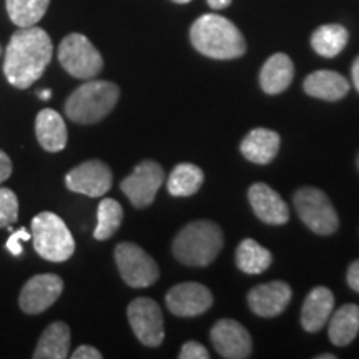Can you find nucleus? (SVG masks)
<instances>
[{
  "mask_svg": "<svg viewBox=\"0 0 359 359\" xmlns=\"http://www.w3.org/2000/svg\"><path fill=\"white\" fill-rule=\"evenodd\" d=\"M0 53H2V47H0Z\"/></svg>",
  "mask_w": 359,
  "mask_h": 359,
  "instance_id": "nucleus-41",
  "label": "nucleus"
},
{
  "mask_svg": "<svg viewBox=\"0 0 359 359\" xmlns=\"http://www.w3.org/2000/svg\"><path fill=\"white\" fill-rule=\"evenodd\" d=\"M62 291H64V280L60 276L45 273L30 278L22 288L19 298L22 311L27 314L43 313L60 298Z\"/></svg>",
  "mask_w": 359,
  "mask_h": 359,
  "instance_id": "nucleus-13",
  "label": "nucleus"
},
{
  "mask_svg": "<svg viewBox=\"0 0 359 359\" xmlns=\"http://www.w3.org/2000/svg\"><path fill=\"white\" fill-rule=\"evenodd\" d=\"M351 77H353V83L356 90L359 92V57L354 60L353 64V69H351Z\"/></svg>",
  "mask_w": 359,
  "mask_h": 359,
  "instance_id": "nucleus-36",
  "label": "nucleus"
},
{
  "mask_svg": "<svg viewBox=\"0 0 359 359\" xmlns=\"http://www.w3.org/2000/svg\"><path fill=\"white\" fill-rule=\"evenodd\" d=\"M12 160L8 158L6 151L0 150V185L12 175Z\"/></svg>",
  "mask_w": 359,
  "mask_h": 359,
  "instance_id": "nucleus-34",
  "label": "nucleus"
},
{
  "mask_svg": "<svg viewBox=\"0 0 359 359\" xmlns=\"http://www.w3.org/2000/svg\"><path fill=\"white\" fill-rule=\"evenodd\" d=\"M118 98V85L90 79L67 98L65 114L75 123H98L115 109Z\"/></svg>",
  "mask_w": 359,
  "mask_h": 359,
  "instance_id": "nucleus-4",
  "label": "nucleus"
},
{
  "mask_svg": "<svg viewBox=\"0 0 359 359\" xmlns=\"http://www.w3.org/2000/svg\"><path fill=\"white\" fill-rule=\"evenodd\" d=\"M251 208L263 223L285 224L290 219V208L278 193L266 183H255L248 190Z\"/></svg>",
  "mask_w": 359,
  "mask_h": 359,
  "instance_id": "nucleus-16",
  "label": "nucleus"
},
{
  "mask_svg": "<svg viewBox=\"0 0 359 359\" xmlns=\"http://www.w3.org/2000/svg\"><path fill=\"white\" fill-rule=\"evenodd\" d=\"M123 219V208L118 201L114 198H103L98 205L97 212V226L93 236L98 241H105L111 238L120 228Z\"/></svg>",
  "mask_w": 359,
  "mask_h": 359,
  "instance_id": "nucleus-28",
  "label": "nucleus"
},
{
  "mask_svg": "<svg viewBox=\"0 0 359 359\" xmlns=\"http://www.w3.org/2000/svg\"><path fill=\"white\" fill-rule=\"evenodd\" d=\"M205 182L203 170L193 163H180L167 180L168 193L172 196H191Z\"/></svg>",
  "mask_w": 359,
  "mask_h": 359,
  "instance_id": "nucleus-26",
  "label": "nucleus"
},
{
  "mask_svg": "<svg viewBox=\"0 0 359 359\" xmlns=\"http://www.w3.org/2000/svg\"><path fill=\"white\" fill-rule=\"evenodd\" d=\"M281 138L275 130L255 128L241 142L240 150L246 160L257 165H268L280 151Z\"/></svg>",
  "mask_w": 359,
  "mask_h": 359,
  "instance_id": "nucleus-18",
  "label": "nucleus"
},
{
  "mask_svg": "<svg viewBox=\"0 0 359 359\" xmlns=\"http://www.w3.org/2000/svg\"><path fill=\"white\" fill-rule=\"evenodd\" d=\"M349 34L343 25L326 24L318 27L311 35V47L318 55L333 58L339 55L348 45Z\"/></svg>",
  "mask_w": 359,
  "mask_h": 359,
  "instance_id": "nucleus-25",
  "label": "nucleus"
},
{
  "mask_svg": "<svg viewBox=\"0 0 359 359\" xmlns=\"http://www.w3.org/2000/svg\"><path fill=\"white\" fill-rule=\"evenodd\" d=\"M334 309V294L326 286H316L309 291L302 308V326L308 333H318L326 326Z\"/></svg>",
  "mask_w": 359,
  "mask_h": 359,
  "instance_id": "nucleus-17",
  "label": "nucleus"
},
{
  "mask_svg": "<svg viewBox=\"0 0 359 359\" xmlns=\"http://www.w3.org/2000/svg\"><path fill=\"white\" fill-rule=\"evenodd\" d=\"M37 95L40 97V100H48L52 97V92L50 90H40Z\"/></svg>",
  "mask_w": 359,
  "mask_h": 359,
  "instance_id": "nucleus-37",
  "label": "nucleus"
},
{
  "mask_svg": "<svg viewBox=\"0 0 359 359\" xmlns=\"http://www.w3.org/2000/svg\"><path fill=\"white\" fill-rule=\"evenodd\" d=\"M213 348L222 358L246 359L253 349V341L245 326L235 320H219L210 331Z\"/></svg>",
  "mask_w": 359,
  "mask_h": 359,
  "instance_id": "nucleus-14",
  "label": "nucleus"
},
{
  "mask_svg": "<svg viewBox=\"0 0 359 359\" xmlns=\"http://www.w3.org/2000/svg\"><path fill=\"white\" fill-rule=\"evenodd\" d=\"M358 168H359V155H358Z\"/></svg>",
  "mask_w": 359,
  "mask_h": 359,
  "instance_id": "nucleus-40",
  "label": "nucleus"
},
{
  "mask_svg": "<svg viewBox=\"0 0 359 359\" xmlns=\"http://www.w3.org/2000/svg\"><path fill=\"white\" fill-rule=\"evenodd\" d=\"M70 356V327L65 323H52L40 336L34 351L35 359H64Z\"/></svg>",
  "mask_w": 359,
  "mask_h": 359,
  "instance_id": "nucleus-23",
  "label": "nucleus"
},
{
  "mask_svg": "<svg viewBox=\"0 0 359 359\" xmlns=\"http://www.w3.org/2000/svg\"><path fill=\"white\" fill-rule=\"evenodd\" d=\"M19 218V200L8 188L0 187V228L11 226Z\"/></svg>",
  "mask_w": 359,
  "mask_h": 359,
  "instance_id": "nucleus-29",
  "label": "nucleus"
},
{
  "mask_svg": "<svg viewBox=\"0 0 359 359\" xmlns=\"http://www.w3.org/2000/svg\"><path fill=\"white\" fill-rule=\"evenodd\" d=\"M34 248L47 262H67L75 253V240L64 219L52 212H42L32 219Z\"/></svg>",
  "mask_w": 359,
  "mask_h": 359,
  "instance_id": "nucleus-5",
  "label": "nucleus"
},
{
  "mask_svg": "<svg viewBox=\"0 0 359 359\" xmlns=\"http://www.w3.org/2000/svg\"><path fill=\"white\" fill-rule=\"evenodd\" d=\"M128 323L142 344L156 348L165 339V321L160 304L151 298H137L127 308Z\"/></svg>",
  "mask_w": 359,
  "mask_h": 359,
  "instance_id": "nucleus-9",
  "label": "nucleus"
},
{
  "mask_svg": "<svg viewBox=\"0 0 359 359\" xmlns=\"http://www.w3.org/2000/svg\"><path fill=\"white\" fill-rule=\"evenodd\" d=\"M291 286L285 281H271L255 286L248 293V306L262 318L278 316L288 308L291 302Z\"/></svg>",
  "mask_w": 359,
  "mask_h": 359,
  "instance_id": "nucleus-15",
  "label": "nucleus"
},
{
  "mask_svg": "<svg viewBox=\"0 0 359 359\" xmlns=\"http://www.w3.org/2000/svg\"><path fill=\"white\" fill-rule=\"evenodd\" d=\"M294 65L286 53H275L264 62L259 72V85L268 95H278L285 92L293 82Z\"/></svg>",
  "mask_w": 359,
  "mask_h": 359,
  "instance_id": "nucleus-21",
  "label": "nucleus"
},
{
  "mask_svg": "<svg viewBox=\"0 0 359 359\" xmlns=\"http://www.w3.org/2000/svg\"><path fill=\"white\" fill-rule=\"evenodd\" d=\"M327 334L334 346H348L359 333V306L358 304H344L331 313Z\"/></svg>",
  "mask_w": 359,
  "mask_h": 359,
  "instance_id": "nucleus-22",
  "label": "nucleus"
},
{
  "mask_svg": "<svg viewBox=\"0 0 359 359\" xmlns=\"http://www.w3.org/2000/svg\"><path fill=\"white\" fill-rule=\"evenodd\" d=\"M52 55L50 35L35 25L20 27L6 48L4 74L7 82L15 88H29L42 77Z\"/></svg>",
  "mask_w": 359,
  "mask_h": 359,
  "instance_id": "nucleus-1",
  "label": "nucleus"
},
{
  "mask_svg": "<svg viewBox=\"0 0 359 359\" xmlns=\"http://www.w3.org/2000/svg\"><path fill=\"white\" fill-rule=\"evenodd\" d=\"M167 308L175 316L193 318L208 311L213 304L212 291L195 281L180 283L167 293Z\"/></svg>",
  "mask_w": 359,
  "mask_h": 359,
  "instance_id": "nucleus-12",
  "label": "nucleus"
},
{
  "mask_svg": "<svg viewBox=\"0 0 359 359\" xmlns=\"http://www.w3.org/2000/svg\"><path fill=\"white\" fill-rule=\"evenodd\" d=\"M115 263L122 280L132 288H147L154 285L160 276L155 259L145 250L130 241L116 245Z\"/></svg>",
  "mask_w": 359,
  "mask_h": 359,
  "instance_id": "nucleus-8",
  "label": "nucleus"
},
{
  "mask_svg": "<svg viewBox=\"0 0 359 359\" xmlns=\"http://www.w3.org/2000/svg\"><path fill=\"white\" fill-rule=\"evenodd\" d=\"M293 203L302 222L316 235L330 236L339 228L338 213L325 191L313 187L299 188Z\"/></svg>",
  "mask_w": 359,
  "mask_h": 359,
  "instance_id": "nucleus-6",
  "label": "nucleus"
},
{
  "mask_svg": "<svg viewBox=\"0 0 359 359\" xmlns=\"http://www.w3.org/2000/svg\"><path fill=\"white\" fill-rule=\"evenodd\" d=\"M346 281H348L349 288H351L353 291H356V293H359V259H356V262H353L351 264H349Z\"/></svg>",
  "mask_w": 359,
  "mask_h": 359,
  "instance_id": "nucleus-33",
  "label": "nucleus"
},
{
  "mask_svg": "<svg viewBox=\"0 0 359 359\" xmlns=\"http://www.w3.org/2000/svg\"><path fill=\"white\" fill-rule=\"evenodd\" d=\"M35 133H37V140L43 150L57 154L67 147L69 140V132H67V125L62 118L60 114H57L52 109H43L39 111L37 118H35Z\"/></svg>",
  "mask_w": 359,
  "mask_h": 359,
  "instance_id": "nucleus-20",
  "label": "nucleus"
},
{
  "mask_svg": "<svg viewBox=\"0 0 359 359\" xmlns=\"http://www.w3.org/2000/svg\"><path fill=\"white\" fill-rule=\"evenodd\" d=\"M208 2V6L213 8V11H222V8H226L233 0H206Z\"/></svg>",
  "mask_w": 359,
  "mask_h": 359,
  "instance_id": "nucleus-35",
  "label": "nucleus"
},
{
  "mask_svg": "<svg viewBox=\"0 0 359 359\" xmlns=\"http://www.w3.org/2000/svg\"><path fill=\"white\" fill-rule=\"evenodd\" d=\"M223 248V231L217 223L196 219L182 228L173 240V257L187 266H208Z\"/></svg>",
  "mask_w": 359,
  "mask_h": 359,
  "instance_id": "nucleus-3",
  "label": "nucleus"
},
{
  "mask_svg": "<svg viewBox=\"0 0 359 359\" xmlns=\"http://www.w3.org/2000/svg\"><path fill=\"white\" fill-rule=\"evenodd\" d=\"M316 359H336V354H318Z\"/></svg>",
  "mask_w": 359,
  "mask_h": 359,
  "instance_id": "nucleus-38",
  "label": "nucleus"
},
{
  "mask_svg": "<svg viewBox=\"0 0 359 359\" xmlns=\"http://www.w3.org/2000/svg\"><path fill=\"white\" fill-rule=\"evenodd\" d=\"M236 266L246 275H262L271 266L273 255L258 241L246 238L236 248Z\"/></svg>",
  "mask_w": 359,
  "mask_h": 359,
  "instance_id": "nucleus-24",
  "label": "nucleus"
},
{
  "mask_svg": "<svg viewBox=\"0 0 359 359\" xmlns=\"http://www.w3.org/2000/svg\"><path fill=\"white\" fill-rule=\"evenodd\" d=\"M58 62L72 77L95 79L103 69V58L82 34H70L58 45Z\"/></svg>",
  "mask_w": 359,
  "mask_h": 359,
  "instance_id": "nucleus-7",
  "label": "nucleus"
},
{
  "mask_svg": "<svg viewBox=\"0 0 359 359\" xmlns=\"http://www.w3.org/2000/svg\"><path fill=\"white\" fill-rule=\"evenodd\" d=\"M72 359H102V353L98 351L97 348L88 346V344H83V346H79L74 353L70 354Z\"/></svg>",
  "mask_w": 359,
  "mask_h": 359,
  "instance_id": "nucleus-32",
  "label": "nucleus"
},
{
  "mask_svg": "<svg viewBox=\"0 0 359 359\" xmlns=\"http://www.w3.org/2000/svg\"><path fill=\"white\" fill-rule=\"evenodd\" d=\"M50 0H6L7 13L17 27H32L47 12Z\"/></svg>",
  "mask_w": 359,
  "mask_h": 359,
  "instance_id": "nucleus-27",
  "label": "nucleus"
},
{
  "mask_svg": "<svg viewBox=\"0 0 359 359\" xmlns=\"http://www.w3.org/2000/svg\"><path fill=\"white\" fill-rule=\"evenodd\" d=\"M114 175L107 163L100 160H88L70 170L65 177V185L70 191L98 198L111 188Z\"/></svg>",
  "mask_w": 359,
  "mask_h": 359,
  "instance_id": "nucleus-11",
  "label": "nucleus"
},
{
  "mask_svg": "<svg viewBox=\"0 0 359 359\" xmlns=\"http://www.w3.org/2000/svg\"><path fill=\"white\" fill-rule=\"evenodd\" d=\"M190 39L196 50L217 60H233L246 52L243 34L231 20L218 13L198 17L191 25Z\"/></svg>",
  "mask_w": 359,
  "mask_h": 359,
  "instance_id": "nucleus-2",
  "label": "nucleus"
},
{
  "mask_svg": "<svg viewBox=\"0 0 359 359\" xmlns=\"http://www.w3.org/2000/svg\"><path fill=\"white\" fill-rule=\"evenodd\" d=\"M165 172L154 160L138 163L127 178L122 180L120 188L135 208H145L154 203L156 193L163 185Z\"/></svg>",
  "mask_w": 359,
  "mask_h": 359,
  "instance_id": "nucleus-10",
  "label": "nucleus"
},
{
  "mask_svg": "<svg viewBox=\"0 0 359 359\" xmlns=\"http://www.w3.org/2000/svg\"><path fill=\"white\" fill-rule=\"evenodd\" d=\"M32 238V233H29L25 228H20V230L13 231L7 240V250L11 251L13 257H20L24 253V246H22V241H29Z\"/></svg>",
  "mask_w": 359,
  "mask_h": 359,
  "instance_id": "nucleus-30",
  "label": "nucleus"
},
{
  "mask_svg": "<svg viewBox=\"0 0 359 359\" xmlns=\"http://www.w3.org/2000/svg\"><path fill=\"white\" fill-rule=\"evenodd\" d=\"M180 359H208L210 353L203 344L196 343V341H188L180 349Z\"/></svg>",
  "mask_w": 359,
  "mask_h": 359,
  "instance_id": "nucleus-31",
  "label": "nucleus"
},
{
  "mask_svg": "<svg viewBox=\"0 0 359 359\" xmlns=\"http://www.w3.org/2000/svg\"><path fill=\"white\" fill-rule=\"evenodd\" d=\"M304 92L309 97L320 98L326 102H338L349 92V82L346 77L333 70H316L304 79Z\"/></svg>",
  "mask_w": 359,
  "mask_h": 359,
  "instance_id": "nucleus-19",
  "label": "nucleus"
},
{
  "mask_svg": "<svg viewBox=\"0 0 359 359\" xmlns=\"http://www.w3.org/2000/svg\"><path fill=\"white\" fill-rule=\"evenodd\" d=\"M173 2H177V4H188V2H191V0H173Z\"/></svg>",
  "mask_w": 359,
  "mask_h": 359,
  "instance_id": "nucleus-39",
  "label": "nucleus"
}]
</instances>
